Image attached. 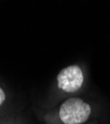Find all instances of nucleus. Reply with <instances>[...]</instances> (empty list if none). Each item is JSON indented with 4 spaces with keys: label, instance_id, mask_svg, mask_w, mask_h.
Masks as SVG:
<instances>
[{
    "label": "nucleus",
    "instance_id": "obj_1",
    "mask_svg": "<svg viewBox=\"0 0 110 124\" xmlns=\"http://www.w3.org/2000/svg\"><path fill=\"white\" fill-rule=\"evenodd\" d=\"M92 115V106L77 96L64 100L55 109L44 115L46 124H84Z\"/></svg>",
    "mask_w": 110,
    "mask_h": 124
},
{
    "label": "nucleus",
    "instance_id": "obj_2",
    "mask_svg": "<svg viewBox=\"0 0 110 124\" xmlns=\"http://www.w3.org/2000/svg\"><path fill=\"white\" fill-rule=\"evenodd\" d=\"M85 84V74L79 65H69L62 69L57 76V88L63 94L79 92Z\"/></svg>",
    "mask_w": 110,
    "mask_h": 124
},
{
    "label": "nucleus",
    "instance_id": "obj_3",
    "mask_svg": "<svg viewBox=\"0 0 110 124\" xmlns=\"http://www.w3.org/2000/svg\"><path fill=\"white\" fill-rule=\"evenodd\" d=\"M0 124H21L13 117H7V116H0Z\"/></svg>",
    "mask_w": 110,
    "mask_h": 124
},
{
    "label": "nucleus",
    "instance_id": "obj_4",
    "mask_svg": "<svg viewBox=\"0 0 110 124\" xmlns=\"http://www.w3.org/2000/svg\"><path fill=\"white\" fill-rule=\"evenodd\" d=\"M6 99H7V94L5 90L0 86V109H1L4 105V103L6 102Z\"/></svg>",
    "mask_w": 110,
    "mask_h": 124
}]
</instances>
